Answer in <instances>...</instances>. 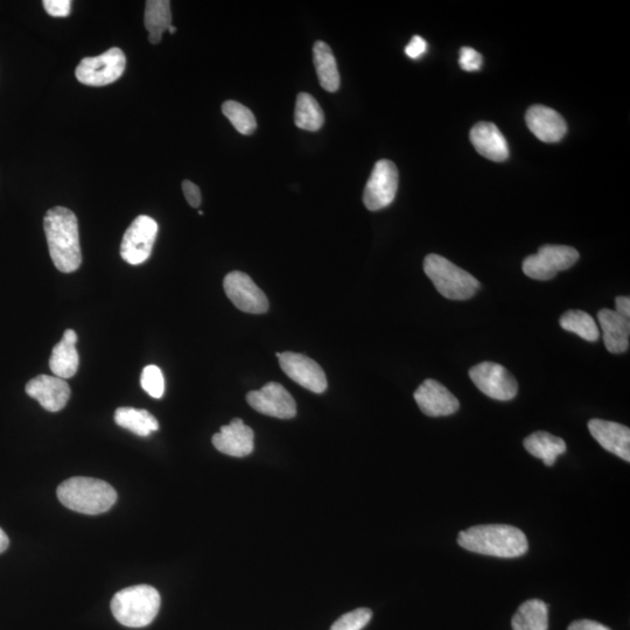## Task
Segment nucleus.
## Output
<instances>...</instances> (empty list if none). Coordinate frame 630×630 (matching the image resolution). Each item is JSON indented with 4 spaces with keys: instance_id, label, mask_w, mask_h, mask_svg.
<instances>
[{
    "instance_id": "obj_18",
    "label": "nucleus",
    "mask_w": 630,
    "mask_h": 630,
    "mask_svg": "<svg viewBox=\"0 0 630 630\" xmlns=\"http://www.w3.org/2000/svg\"><path fill=\"white\" fill-rule=\"evenodd\" d=\"M593 438L605 448L627 462L630 461L629 427L608 420L592 419L588 423Z\"/></svg>"
},
{
    "instance_id": "obj_4",
    "label": "nucleus",
    "mask_w": 630,
    "mask_h": 630,
    "mask_svg": "<svg viewBox=\"0 0 630 630\" xmlns=\"http://www.w3.org/2000/svg\"><path fill=\"white\" fill-rule=\"evenodd\" d=\"M160 594L149 585L124 588L111 600V612L121 625L130 628L149 626L157 618Z\"/></svg>"
},
{
    "instance_id": "obj_28",
    "label": "nucleus",
    "mask_w": 630,
    "mask_h": 630,
    "mask_svg": "<svg viewBox=\"0 0 630 630\" xmlns=\"http://www.w3.org/2000/svg\"><path fill=\"white\" fill-rule=\"evenodd\" d=\"M144 23L150 34L163 33L172 26L171 3L168 0H149L146 2Z\"/></svg>"
},
{
    "instance_id": "obj_11",
    "label": "nucleus",
    "mask_w": 630,
    "mask_h": 630,
    "mask_svg": "<svg viewBox=\"0 0 630 630\" xmlns=\"http://www.w3.org/2000/svg\"><path fill=\"white\" fill-rule=\"evenodd\" d=\"M224 291L238 310L251 314H262L269 310V301L254 280L241 271L228 273L223 280Z\"/></svg>"
},
{
    "instance_id": "obj_25",
    "label": "nucleus",
    "mask_w": 630,
    "mask_h": 630,
    "mask_svg": "<svg viewBox=\"0 0 630 630\" xmlns=\"http://www.w3.org/2000/svg\"><path fill=\"white\" fill-rule=\"evenodd\" d=\"M115 422L139 437H149L159 429L158 420L147 410L119 408L115 412Z\"/></svg>"
},
{
    "instance_id": "obj_26",
    "label": "nucleus",
    "mask_w": 630,
    "mask_h": 630,
    "mask_svg": "<svg viewBox=\"0 0 630 630\" xmlns=\"http://www.w3.org/2000/svg\"><path fill=\"white\" fill-rule=\"evenodd\" d=\"M294 123L301 130L318 131L325 123L324 111L315 98L307 93H300L297 97Z\"/></svg>"
},
{
    "instance_id": "obj_33",
    "label": "nucleus",
    "mask_w": 630,
    "mask_h": 630,
    "mask_svg": "<svg viewBox=\"0 0 630 630\" xmlns=\"http://www.w3.org/2000/svg\"><path fill=\"white\" fill-rule=\"evenodd\" d=\"M42 5L49 16L56 18L68 17L72 11V2L69 0H44Z\"/></svg>"
},
{
    "instance_id": "obj_5",
    "label": "nucleus",
    "mask_w": 630,
    "mask_h": 630,
    "mask_svg": "<svg viewBox=\"0 0 630 630\" xmlns=\"http://www.w3.org/2000/svg\"><path fill=\"white\" fill-rule=\"evenodd\" d=\"M424 271L441 296L447 299H471L480 289L478 279L443 256H426Z\"/></svg>"
},
{
    "instance_id": "obj_40",
    "label": "nucleus",
    "mask_w": 630,
    "mask_h": 630,
    "mask_svg": "<svg viewBox=\"0 0 630 630\" xmlns=\"http://www.w3.org/2000/svg\"><path fill=\"white\" fill-rule=\"evenodd\" d=\"M168 31H170L171 34H174L175 32H177V28H175L174 26H170V28H168Z\"/></svg>"
},
{
    "instance_id": "obj_3",
    "label": "nucleus",
    "mask_w": 630,
    "mask_h": 630,
    "mask_svg": "<svg viewBox=\"0 0 630 630\" xmlns=\"http://www.w3.org/2000/svg\"><path fill=\"white\" fill-rule=\"evenodd\" d=\"M59 501L70 510L84 515L107 513L117 501V493L108 482L76 476L58 487Z\"/></svg>"
},
{
    "instance_id": "obj_1",
    "label": "nucleus",
    "mask_w": 630,
    "mask_h": 630,
    "mask_svg": "<svg viewBox=\"0 0 630 630\" xmlns=\"http://www.w3.org/2000/svg\"><path fill=\"white\" fill-rule=\"evenodd\" d=\"M44 228L55 268L63 273L79 269L82 264L79 221L72 210L65 207L49 209Z\"/></svg>"
},
{
    "instance_id": "obj_10",
    "label": "nucleus",
    "mask_w": 630,
    "mask_h": 630,
    "mask_svg": "<svg viewBox=\"0 0 630 630\" xmlns=\"http://www.w3.org/2000/svg\"><path fill=\"white\" fill-rule=\"evenodd\" d=\"M158 234V223L150 216L140 215L126 229L121 244V256L131 265L143 264L150 258Z\"/></svg>"
},
{
    "instance_id": "obj_9",
    "label": "nucleus",
    "mask_w": 630,
    "mask_h": 630,
    "mask_svg": "<svg viewBox=\"0 0 630 630\" xmlns=\"http://www.w3.org/2000/svg\"><path fill=\"white\" fill-rule=\"evenodd\" d=\"M398 170L392 161H377L364 188L363 202L371 212L387 208L395 200L398 189Z\"/></svg>"
},
{
    "instance_id": "obj_22",
    "label": "nucleus",
    "mask_w": 630,
    "mask_h": 630,
    "mask_svg": "<svg viewBox=\"0 0 630 630\" xmlns=\"http://www.w3.org/2000/svg\"><path fill=\"white\" fill-rule=\"evenodd\" d=\"M313 59L320 86L328 93L338 91L340 88V74L332 48L324 41L315 42Z\"/></svg>"
},
{
    "instance_id": "obj_31",
    "label": "nucleus",
    "mask_w": 630,
    "mask_h": 630,
    "mask_svg": "<svg viewBox=\"0 0 630 630\" xmlns=\"http://www.w3.org/2000/svg\"><path fill=\"white\" fill-rule=\"evenodd\" d=\"M373 618V612L369 608L355 609L342 615L338 621L333 623L331 630H362Z\"/></svg>"
},
{
    "instance_id": "obj_39",
    "label": "nucleus",
    "mask_w": 630,
    "mask_h": 630,
    "mask_svg": "<svg viewBox=\"0 0 630 630\" xmlns=\"http://www.w3.org/2000/svg\"><path fill=\"white\" fill-rule=\"evenodd\" d=\"M161 35L158 34H149V41L151 42L152 45H158L159 42L161 41Z\"/></svg>"
},
{
    "instance_id": "obj_36",
    "label": "nucleus",
    "mask_w": 630,
    "mask_h": 630,
    "mask_svg": "<svg viewBox=\"0 0 630 630\" xmlns=\"http://www.w3.org/2000/svg\"><path fill=\"white\" fill-rule=\"evenodd\" d=\"M567 630H612L592 620H579L571 623Z\"/></svg>"
},
{
    "instance_id": "obj_23",
    "label": "nucleus",
    "mask_w": 630,
    "mask_h": 630,
    "mask_svg": "<svg viewBox=\"0 0 630 630\" xmlns=\"http://www.w3.org/2000/svg\"><path fill=\"white\" fill-rule=\"evenodd\" d=\"M524 447L532 457L543 460L546 466L555 465L559 455L566 452V444L562 438L544 431L530 434L524 440Z\"/></svg>"
},
{
    "instance_id": "obj_14",
    "label": "nucleus",
    "mask_w": 630,
    "mask_h": 630,
    "mask_svg": "<svg viewBox=\"0 0 630 630\" xmlns=\"http://www.w3.org/2000/svg\"><path fill=\"white\" fill-rule=\"evenodd\" d=\"M419 409L429 417L451 416L460 408L458 398L443 384L431 380L424 381L415 392Z\"/></svg>"
},
{
    "instance_id": "obj_32",
    "label": "nucleus",
    "mask_w": 630,
    "mask_h": 630,
    "mask_svg": "<svg viewBox=\"0 0 630 630\" xmlns=\"http://www.w3.org/2000/svg\"><path fill=\"white\" fill-rule=\"evenodd\" d=\"M483 63L482 55L471 47L460 49L459 65L466 72H478Z\"/></svg>"
},
{
    "instance_id": "obj_38",
    "label": "nucleus",
    "mask_w": 630,
    "mask_h": 630,
    "mask_svg": "<svg viewBox=\"0 0 630 630\" xmlns=\"http://www.w3.org/2000/svg\"><path fill=\"white\" fill-rule=\"evenodd\" d=\"M10 541L9 537L5 534V531L0 528V553H3L9 548Z\"/></svg>"
},
{
    "instance_id": "obj_27",
    "label": "nucleus",
    "mask_w": 630,
    "mask_h": 630,
    "mask_svg": "<svg viewBox=\"0 0 630 630\" xmlns=\"http://www.w3.org/2000/svg\"><path fill=\"white\" fill-rule=\"evenodd\" d=\"M559 324L565 331L577 334L586 341L595 342L600 338L597 322L584 311L565 312L560 318Z\"/></svg>"
},
{
    "instance_id": "obj_30",
    "label": "nucleus",
    "mask_w": 630,
    "mask_h": 630,
    "mask_svg": "<svg viewBox=\"0 0 630 630\" xmlns=\"http://www.w3.org/2000/svg\"><path fill=\"white\" fill-rule=\"evenodd\" d=\"M142 388L153 398H161L165 394V378L159 367L147 366L140 377Z\"/></svg>"
},
{
    "instance_id": "obj_20",
    "label": "nucleus",
    "mask_w": 630,
    "mask_h": 630,
    "mask_svg": "<svg viewBox=\"0 0 630 630\" xmlns=\"http://www.w3.org/2000/svg\"><path fill=\"white\" fill-rule=\"evenodd\" d=\"M598 320L602 332H604V342L608 352L612 354L626 353L629 348V319L604 308L598 313Z\"/></svg>"
},
{
    "instance_id": "obj_17",
    "label": "nucleus",
    "mask_w": 630,
    "mask_h": 630,
    "mask_svg": "<svg viewBox=\"0 0 630 630\" xmlns=\"http://www.w3.org/2000/svg\"><path fill=\"white\" fill-rule=\"evenodd\" d=\"M529 130L544 143H558L567 132V124L562 115L544 105H534L525 114Z\"/></svg>"
},
{
    "instance_id": "obj_8",
    "label": "nucleus",
    "mask_w": 630,
    "mask_h": 630,
    "mask_svg": "<svg viewBox=\"0 0 630 630\" xmlns=\"http://www.w3.org/2000/svg\"><path fill=\"white\" fill-rule=\"evenodd\" d=\"M469 377L483 394L496 401H511L517 395L516 378L499 363L482 362L469 370Z\"/></svg>"
},
{
    "instance_id": "obj_12",
    "label": "nucleus",
    "mask_w": 630,
    "mask_h": 630,
    "mask_svg": "<svg viewBox=\"0 0 630 630\" xmlns=\"http://www.w3.org/2000/svg\"><path fill=\"white\" fill-rule=\"evenodd\" d=\"M247 402L252 409L265 416L291 419L297 415L296 401L282 384L276 382H269L262 389L250 391Z\"/></svg>"
},
{
    "instance_id": "obj_7",
    "label": "nucleus",
    "mask_w": 630,
    "mask_h": 630,
    "mask_svg": "<svg viewBox=\"0 0 630 630\" xmlns=\"http://www.w3.org/2000/svg\"><path fill=\"white\" fill-rule=\"evenodd\" d=\"M126 58L122 49L110 48L95 58H86L75 70L76 79L90 87H104L114 83L124 73Z\"/></svg>"
},
{
    "instance_id": "obj_24",
    "label": "nucleus",
    "mask_w": 630,
    "mask_h": 630,
    "mask_svg": "<svg viewBox=\"0 0 630 630\" xmlns=\"http://www.w3.org/2000/svg\"><path fill=\"white\" fill-rule=\"evenodd\" d=\"M511 626L514 630H548L549 608L544 601L532 599L525 601L517 609Z\"/></svg>"
},
{
    "instance_id": "obj_19",
    "label": "nucleus",
    "mask_w": 630,
    "mask_h": 630,
    "mask_svg": "<svg viewBox=\"0 0 630 630\" xmlns=\"http://www.w3.org/2000/svg\"><path fill=\"white\" fill-rule=\"evenodd\" d=\"M471 142L482 157L502 163L509 158V147L502 132L493 123L480 122L471 130Z\"/></svg>"
},
{
    "instance_id": "obj_29",
    "label": "nucleus",
    "mask_w": 630,
    "mask_h": 630,
    "mask_svg": "<svg viewBox=\"0 0 630 630\" xmlns=\"http://www.w3.org/2000/svg\"><path fill=\"white\" fill-rule=\"evenodd\" d=\"M222 112L241 135L249 136L255 132L257 122L252 111L236 101H227L222 105Z\"/></svg>"
},
{
    "instance_id": "obj_34",
    "label": "nucleus",
    "mask_w": 630,
    "mask_h": 630,
    "mask_svg": "<svg viewBox=\"0 0 630 630\" xmlns=\"http://www.w3.org/2000/svg\"><path fill=\"white\" fill-rule=\"evenodd\" d=\"M182 191H184L185 198L188 205L193 208H198L201 205V192L200 188L194 184V182L185 180L182 182Z\"/></svg>"
},
{
    "instance_id": "obj_13",
    "label": "nucleus",
    "mask_w": 630,
    "mask_h": 630,
    "mask_svg": "<svg viewBox=\"0 0 630 630\" xmlns=\"http://www.w3.org/2000/svg\"><path fill=\"white\" fill-rule=\"evenodd\" d=\"M277 357L284 373L301 387L315 394H322L327 390L325 371L310 357L292 352L280 353Z\"/></svg>"
},
{
    "instance_id": "obj_35",
    "label": "nucleus",
    "mask_w": 630,
    "mask_h": 630,
    "mask_svg": "<svg viewBox=\"0 0 630 630\" xmlns=\"http://www.w3.org/2000/svg\"><path fill=\"white\" fill-rule=\"evenodd\" d=\"M426 51L427 42L422 37H419V35H415L409 42V45L405 47V54L413 60L419 59Z\"/></svg>"
},
{
    "instance_id": "obj_21",
    "label": "nucleus",
    "mask_w": 630,
    "mask_h": 630,
    "mask_svg": "<svg viewBox=\"0 0 630 630\" xmlns=\"http://www.w3.org/2000/svg\"><path fill=\"white\" fill-rule=\"evenodd\" d=\"M77 335L73 329H67L62 340L53 348L49 368L56 377L67 380L79 369L80 357L76 349Z\"/></svg>"
},
{
    "instance_id": "obj_2",
    "label": "nucleus",
    "mask_w": 630,
    "mask_h": 630,
    "mask_svg": "<svg viewBox=\"0 0 630 630\" xmlns=\"http://www.w3.org/2000/svg\"><path fill=\"white\" fill-rule=\"evenodd\" d=\"M458 544L467 551L499 558L521 557L529 549L523 531L506 524L476 525L461 531Z\"/></svg>"
},
{
    "instance_id": "obj_15",
    "label": "nucleus",
    "mask_w": 630,
    "mask_h": 630,
    "mask_svg": "<svg viewBox=\"0 0 630 630\" xmlns=\"http://www.w3.org/2000/svg\"><path fill=\"white\" fill-rule=\"evenodd\" d=\"M26 394L49 412L61 411L67 405L70 387L60 377L40 375L26 384Z\"/></svg>"
},
{
    "instance_id": "obj_6",
    "label": "nucleus",
    "mask_w": 630,
    "mask_h": 630,
    "mask_svg": "<svg viewBox=\"0 0 630 630\" xmlns=\"http://www.w3.org/2000/svg\"><path fill=\"white\" fill-rule=\"evenodd\" d=\"M579 252L567 245H543L536 255L524 259L525 275L536 280H550L578 262Z\"/></svg>"
},
{
    "instance_id": "obj_37",
    "label": "nucleus",
    "mask_w": 630,
    "mask_h": 630,
    "mask_svg": "<svg viewBox=\"0 0 630 630\" xmlns=\"http://www.w3.org/2000/svg\"><path fill=\"white\" fill-rule=\"evenodd\" d=\"M615 312L622 317L630 318V298L621 296L615 298Z\"/></svg>"
},
{
    "instance_id": "obj_16",
    "label": "nucleus",
    "mask_w": 630,
    "mask_h": 630,
    "mask_svg": "<svg viewBox=\"0 0 630 630\" xmlns=\"http://www.w3.org/2000/svg\"><path fill=\"white\" fill-rule=\"evenodd\" d=\"M212 441L217 451L230 457L243 458L254 451L255 434L242 419L236 418L230 424L222 426L220 432L214 434Z\"/></svg>"
}]
</instances>
